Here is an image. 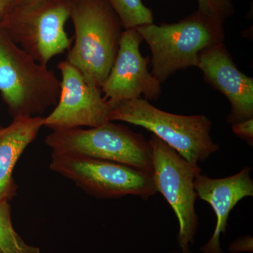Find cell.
Masks as SVG:
<instances>
[{
  "label": "cell",
  "mask_w": 253,
  "mask_h": 253,
  "mask_svg": "<svg viewBox=\"0 0 253 253\" xmlns=\"http://www.w3.org/2000/svg\"><path fill=\"white\" fill-rule=\"evenodd\" d=\"M142 37L136 28L124 30L117 56L101 90L110 107L113 105L141 98L157 101L161 94V83L149 71L151 58L140 51Z\"/></svg>",
  "instance_id": "cell-10"
},
{
  "label": "cell",
  "mask_w": 253,
  "mask_h": 253,
  "mask_svg": "<svg viewBox=\"0 0 253 253\" xmlns=\"http://www.w3.org/2000/svg\"><path fill=\"white\" fill-rule=\"evenodd\" d=\"M251 168L245 167L237 174L212 179L199 174L194 180V189L198 197L211 205L217 217L214 234L201 251L205 253H223L219 236L227 227L229 214L241 200L253 196V181Z\"/></svg>",
  "instance_id": "cell-12"
},
{
  "label": "cell",
  "mask_w": 253,
  "mask_h": 253,
  "mask_svg": "<svg viewBox=\"0 0 253 253\" xmlns=\"http://www.w3.org/2000/svg\"><path fill=\"white\" fill-rule=\"evenodd\" d=\"M151 51V73L161 83L178 71L197 67L199 54L224 43L223 23L199 11L179 22L136 27Z\"/></svg>",
  "instance_id": "cell-2"
},
{
  "label": "cell",
  "mask_w": 253,
  "mask_h": 253,
  "mask_svg": "<svg viewBox=\"0 0 253 253\" xmlns=\"http://www.w3.org/2000/svg\"><path fill=\"white\" fill-rule=\"evenodd\" d=\"M57 68L61 75L59 101L52 112L44 118V126L54 131L95 127L109 121L111 107L101 88L86 83L81 73L66 60Z\"/></svg>",
  "instance_id": "cell-9"
},
{
  "label": "cell",
  "mask_w": 253,
  "mask_h": 253,
  "mask_svg": "<svg viewBox=\"0 0 253 253\" xmlns=\"http://www.w3.org/2000/svg\"><path fill=\"white\" fill-rule=\"evenodd\" d=\"M19 0H0V21L16 6Z\"/></svg>",
  "instance_id": "cell-18"
},
{
  "label": "cell",
  "mask_w": 253,
  "mask_h": 253,
  "mask_svg": "<svg viewBox=\"0 0 253 253\" xmlns=\"http://www.w3.org/2000/svg\"><path fill=\"white\" fill-rule=\"evenodd\" d=\"M201 14L224 23L234 13L231 0H198Z\"/></svg>",
  "instance_id": "cell-16"
},
{
  "label": "cell",
  "mask_w": 253,
  "mask_h": 253,
  "mask_svg": "<svg viewBox=\"0 0 253 253\" xmlns=\"http://www.w3.org/2000/svg\"><path fill=\"white\" fill-rule=\"evenodd\" d=\"M45 144L54 154L112 161L153 174L152 150L149 141L113 121L87 129L52 131L46 136Z\"/></svg>",
  "instance_id": "cell-5"
},
{
  "label": "cell",
  "mask_w": 253,
  "mask_h": 253,
  "mask_svg": "<svg viewBox=\"0 0 253 253\" xmlns=\"http://www.w3.org/2000/svg\"><path fill=\"white\" fill-rule=\"evenodd\" d=\"M117 14L123 28L139 27L154 23L152 11L142 0H106Z\"/></svg>",
  "instance_id": "cell-15"
},
{
  "label": "cell",
  "mask_w": 253,
  "mask_h": 253,
  "mask_svg": "<svg viewBox=\"0 0 253 253\" xmlns=\"http://www.w3.org/2000/svg\"><path fill=\"white\" fill-rule=\"evenodd\" d=\"M0 253H41L23 241L13 226L9 201H0Z\"/></svg>",
  "instance_id": "cell-14"
},
{
  "label": "cell",
  "mask_w": 253,
  "mask_h": 253,
  "mask_svg": "<svg viewBox=\"0 0 253 253\" xmlns=\"http://www.w3.org/2000/svg\"><path fill=\"white\" fill-rule=\"evenodd\" d=\"M50 169L99 199L132 195L147 200L157 194L151 173L121 163L52 153Z\"/></svg>",
  "instance_id": "cell-7"
},
{
  "label": "cell",
  "mask_w": 253,
  "mask_h": 253,
  "mask_svg": "<svg viewBox=\"0 0 253 253\" xmlns=\"http://www.w3.org/2000/svg\"><path fill=\"white\" fill-rule=\"evenodd\" d=\"M42 0H19L16 6L22 8L31 7L35 5L39 4Z\"/></svg>",
  "instance_id": "cell-19"
},
{
  "label": "cell",
  "mask_w": 253,
  "mask_h": 253,
  "mask_svg": "<svg viewBox=\"0 0 253 253\" xmlns=\"http://www.w3.org/2000/svg\"><path fill=\"white\" fill-rule=\"evenodd\" d=\"M197 68L205 81L230 102L229 124L253 118V78L239 71L224 43L203 51Z\"/></svg>",
  "instance_id": "cell-11"
},
{
  "label": "cell",
  "mask_w": 253,
  "mask_h": 253,
  "mask_svg": "<svg viewBox=\"0 0 253 253\" xmlns=\"http://www.w3.org/2000/svg\"><path fill=\"white\" fill-rule=\"evenodd\" d=\"M232 131L236 136L247 141L248 144H253V118L246 120L232 125Z\"/></svg>",
  "instance_id": "cell-17"
},
{
  "label": "cell",
  "mask_w": 253,
  "mask_h": 253,
  "mask_svg": "<svg viewBox=\"0 0 253 253\" xmlns=\"http://www.w3.org/2000/svg\"><path fill=\"white\" fill-rule=\"evenodd\" d=\"M43 120L41 116L17 117L9 126H0V201L9 202L17 195L15 166L44 126Z\"/></svg>",
  "instance_id": "cell-13"
},
{
  "label": "cell",
  "mask_w": 253,
  "mask_h": 253,
  "mask_svg": "<svg viewBox=\"0 0 253 253\" xmlns=\"http://www.w3.org/2000/svg\"><path fill=\"white\" fill-rule=\"evenodd\" d=\"M73 0H42L28 8L15 6L0 21V29L38 63L50 60L72 46L65 31Z\"/></svg>",
  "instance_id": "cell-6"
},
{
  "label": "cell",
  "mask_w": 253,
  "mask_h": 253,
  "mask_svg": "<svg viewBox=\"0 0 253 253\" xmlns=\"http://www.w3.org/2000/svg\"><path fill=\"white\" fill-rule=\"evenodd\" d=\"M149 142L152 150L155 186L175 213L179 225L178 243L183 253H190L189 244L194 243L199 225L194 180L202 170L197 163L186 161L157 136L153 134Z\"/></svg>",
  "instance_id": "cell-8"
},
{
  "label": "cell",
  "mask_w": 253,
  "mask_h": 253,
  "mask_svg": "<svg viewBox=\"0 0 253 253\" xmlns=\"http://www.w3.org/2000/svg\"><path fill=\"white\" fill-rule=\"evenodd\" d=\"M70 18L75 41L66 61L86 83L101 88L117 56L123 32L121 21L106 0H73Z\"/></svg>",
  "instance_id": "cell-1"
},
{
  "label": "cell",
  "mask_w": 253,
  "mask_h": 253,
  "mask_svg": "<svg viewBox=\"0 0 253 253\" xmlns=\"http://www.w3.org/2000/svg\"><path fill=\"white\" fill-rule=\"evenodd\" d=\"M109 120L142 126L191 163L204 162L219 150L211 137L212 121L209 118L202 115L172 114L142 98L113 105Z\"/></svg>",
  "instance_id": "cell-4"
},
{
  "label": "cell",
  "mask_w": 253,
  "mask_h": 253,
  "mask_svg": "<svg viewBox=\"0 0 253 253\" xmlns=\"http://www.w3.org/2000/svg\"><path fill=\"white\" fill-rule=\"evenodd\" d=\"M61 81L0 29V94L13 118L41 116L59 101Z\"/></svg>",
  "instance_id": "cell-3"
}]
</instances>
